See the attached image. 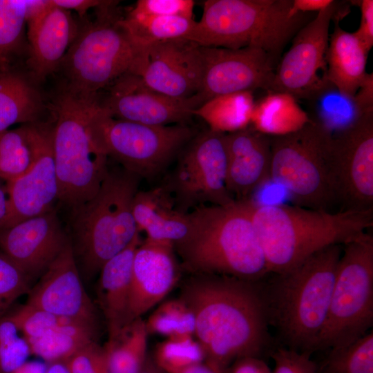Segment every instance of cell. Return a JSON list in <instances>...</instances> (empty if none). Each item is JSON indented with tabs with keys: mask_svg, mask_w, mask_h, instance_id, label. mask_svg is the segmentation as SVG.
Segmentation results:
<instances>
[{
	"mask_svg": "<svg viewBox=\"0 0 373 373\" xmlns=\"http://www.w3.org/2000/svg\"><path fill=\"white\" fill-rule=\"evenodd\" d=\"M262 281L198 273L181 286L178 298L194 317V336L204 363L218 373H226L238 358L263 359L275 349Z\"/></svg>",
	"mask_w": 373,
	"mask_h": 373,
	"instance_id": "1",
	"label": "cell"
},
{
	"mask_svg": "<svg viewBox=\"0 0 373 373\" xmlns=\"http://www.w3.org/2000/svg\"><path fill=\"white\" fill-rule=\"evenodd\" d=\"M247 201L269 274L286 273L314 253L343 245L373 226V209L332 212Z\"/></svg>",
	"mask_w": 373,
	"mask_h": 373,
	"instance_id": "2",
	"label": "cell"
},
{
	"mask_svg": "<svg viewBox=\"0 0 373 373\" xmlns=\"http://www.w3.org/2000/svg\"><path fill=\"white\" fill-rule=\"evenodd\" d=\"M189 216V233L174 249L191 274H222L255 282L270 274L247 200L228 206H201Z\"/></svg>",
	"mask_w": 373,
	"mask_h": 373,
	"instance_id": "3",
	"label": "cell"
},
{
	"mask_svg": "<svg viewBox=\"0 0 373 373\" xmlns=\"http://www.w3.org/2000/svg\"><path fill=\"white\" fill-rule=\"evenodd\" d=\"M343 245L327 247L291 270L262 281L269 325L285 347L315 352L325 323Z\"/></svg>",
	"mask_w": 373,
	"mask_h": 373,
	"instance_id": "4",
	"label": "cell"
},
{
	"mask_svg": "<svg viewBox=\"0 0 373 373\" xmlns=\"http://www.w3.org/2000/svg\"><path fill=\"white\" fill-rule=\"evenodd\" d=\"M292 0H207L185 38L201 46L260 48L277 63L298 31L315 15L295 13Z\"/></svg>",
	"mask_w": 373,
	"mask_h": 373,
	"instance_id": "5",
	"label": "cell"
},
{
	"mask_svg": "<svg viewBox=\"0 0 373 373\" xmlns=\"http://www.w3.org/2000/svg\"><path fill=\"white\" fill-rule=\"evenodd\" d=\"M140 180L124 169L109 171L97 193L72 210L71 244L87 277L99 273L140 233L133 215Z\"/></svg>",
	"mask_w": 373,
	"mask_h": 373,
	"instance_id": "6",
	"label": "cell"
},
{
	"mask_svg": "<svg viewBox=\"0 0 373 373\" xmlns=\"http://www.w3.org/2000/svg\"><path fill=\"white\" fill-rule=\"evenodd\" d=\"M98 96L61 87L48 108L54 117L53 151L58 199L72 210L92 198L106 177L108 157L96 146L88 119Z\"/></svg>",
	"mask_w": 373,
	"mask_h": 373,
	"instance_id": "7",
	"label": "cell"
},
{
	"mask_svg": "<svg viewBox=\"0 0 373 373\" xmlns=\"http://www.w3.org/2000/svg\"><path fill=\"white\" fill-rule=\"evenodd\" d=\"M117 1H104L94 21L79 23L77 33L58 70L68 90L88 97L98 96L121 76L130 73L139 52L119 23ZM57 70V71H58Z\"/></svg>",
	"mask_w": 373,
	"mask_h": 373,
	"instance_id": "8",
	"label": "cell"
},
{
	"mask_svg": "<svg viewBox=\"0 0 373 373\" xmlns=\"http://www.w3.org/2000/svg\"><path fill=\"white\" fill-rule=\"evenodd\" d=\"M270 137V180L287 190L295 205L332 211L338 204L332 135L311 121L294 133Z\"/></svg>",
	"mask_w": 373,
	"mask_h": 373,
	"instance_id": "9",
	"label": "cell"
},
{
	"mask_svg": "<svg viewBox=\"0 0 373 373\" xmlns=\"http://www.w3.org/2000/svg\"><path fill=\"white\" fill-rule=\"evenodd\" d=\"M373 325V236L363 232L343 245L328 313L315 351L348 345Z\"/></svg>",
	"mask_w": 373,
	"mask_h": 373,
	"instance_id": "10",
	"label": "cell"
},
{
	"mask_svg": "<svg viewBox=\"0 0 373 373\" xmlns=\"http://www.w3.org/2000/svg\"><path fill=\"white\" fill-rule=\"evenodd\" d=\"M88 126L99 149L140 178L152 177L190 141L186 124L150 126L112 117L95 102Z\"/></svg>",
	"mask_w": 373,
	"mask_h": 373,
	"instance_id": "11",
	"label": "cell"
},
{
	"mask_svg": "<svg viewBox=\"0 0 373 373\" xmlns=\"http://www.w3.org/2000/svg\"><path fill=\"white\" fill-rule=\"evenodd\" d=\"M225 134L208 130L189 143L169 180L178 209L204 205L228 206L236 202L227 186Z\"/></svg>",
	"mask_w": 373,
	"mask_h": 373,
	"instance_id": "12",
	"label": "cell"
},
{
	"mask_svg": "<svg viewBox=\"0 0 373 373\" xmlns=\"http://www.w3.org/2000/svg\"><path fill=\"white\" fill-rule=\"evenodd\" d=\"M350 3L332 1L298 31L278 63L269 93H285L305 100L326 83L330 23L347 15Z\"/></svg>",
	"mask_w": 373,
	"mask_h": 373,
	"instance_id": "13",
	"label": "cell"
},
{
	"mask_svg": "<svg viewBox=\"0 0 373 373\" xmlns=\"http://www.w3.org/2000/svg\"><path fill=\"white\" fill-rule=\"evenodd\" d=\"M25 124L32 161L24 174L6 182L8 213L2 229L48 211L59 198L53 151L54 124L40 120Z\"/></svg>",
	"mask_w": 373,
	"mask_h": 373,
	"instance_id": "14",
	"label": "cell"
},
{
	"mask_svg": "<svg viewBox=\"0 0 373 373\" xmlns=\"http://www.w3.org/2000/svg\"><path fill=\"white\" fill-rule=\"evenodd\" d=\"M331 153L341 210L373 209V113L332 135Z\"/></svg>",
	"mask_w": 373,
	"mask_h": 373,
	"instance_id": "15",
	"label": "cell"
},
{
	"mask_svg": "<svg viewBox=\"0 0 373 373\" xmlns=\"http://www.w3.org/2000/svg\"><path fill=\"white\" fill-rule=\"evenodd\" d=\"M202 73L200 46L185 38L140 46L130 72L152 90L179 99L199 93Z\"/></svg>",
	"mask_w": 373,
	"mask_h": 373,
	"instance_id": "16",
	"label": "cell"
},
{
	"mask_svg": "<svg viewBox=\"0 0 373 373\" xmlns=\"http://www.w3.org/2000/svg\"><path fill=\"white\" fill-rule=\"evenodd\" d=\"M203 73L198 94L203 103L218 96L263 89L269 93L274 77V59L251 47L230 49L201 46Z\"/></svg>",
	"mask_w": 373,
	"mask_h": 373,
	"instance_id": "17",
	"label": "cell"
},
{
	"mask_svg": "<svg viewBox=\"0 0 373 373\" xmlns=\"http://www.w3.org/2000/svg\"><path fill=\"white\" fill-rule=\"evenodd\" d=\"M99 105L112 117L150 126L185 124L203 104L197 94L186 99L173 98L148 87L142 79L126 73L108 87Z\"/></svg>",
	"mask_w": 373,
	"mask_h": 373,
	"instance_id": "18",
	"label": "cell"
},
{
	"mask_svg": "<svg viewBox=\"0 0 373 373\" xmlns=\"http://www.w3.org/2000/svg\"><path fill=\"white\" fill-rule=\"evenodd\" d=\"M26 304L97 325L95 308L84 288L70 239L30 289Z\"/></svg>",
	"mask_w": 373,
	"mask_h": 373,
	"instance_id": "19",
	"label": "cell"
},
{
	"mask_svg": "<svg viewBox=\"0 0 373 373\" xmlns=\"http://www.w3.org/2000/svg\"><path fill=\"white\" fill-rule=\"evenodd\" d=\"M68 240L52 208L0 230L1 253L30 280L44 273Z\"/></svg>",
	"mask_w": 373,
	"mask_h": 373,
	"instance_id": "20",
	"label": "cell"
},
{
	"mask_svg": "<svg viewBox=\"0 0 373 373\" xmlns=\"http://www.w3.org/2000/svg\"><path fill=\"white\" fill-rule=\"evenodd\" d=\"M174 245L146 238L137 248L133 261L128 303V324L160 303L179 281L180 269Z\"/></svg>",
	"mask_w": 373,
	"mask_h": 373,
	"instance_id": "21",
	"label": "cell"
},
{
	"mask_svg": "<svg viewBox=\"0 0 373 373\" xmlns=\"http://www.w3.org/2000/svg\"><path fill=\"white\" fill-rule=\"evenodd\" d=\"M50 5L27 21L29 75L37 83L57 72L78 30L70 11Z\"/></svg>",
	"mask_w": 373,
	"mask_h": 373,
	"instance_id": "22",
	"label": "cell"
},
{
	"mask_svg": "<svg viewBox=\"0 0 373 373\" xmlns=\"http://www.w3.org/2000/svg\"><path fill=\"white\" fill-rule=\"evenodd\" d=\"M225 141L228 190L236 200L249 199L270 180L271 137L248 126L225 134Z\"/></svg>",
	"mask_w": 373,
	"mask_h": 373,
	"instance_id": "23",
	"label": "cell"
},
{
	"mask_svg": "<svg viewBox=\"0 0 373 373\" xmlns=\"http://www.w3.org/2000/svg\"><path fill=\"white\" fill-rule=\"evenodd\" d=\"M140 233L122 251L102 267L97 298L106 324L108 338L128 324V303L133 261L141 244Z\"/></svg>",
	"mask_w": 373,
	"mask_h": 373,
	"instance_id": "24",
	"label": "cell"
},
{
	"mask_svg": "<svg viewBox=\"0 0 373 373\" xmlns=\"http://www.w3.org/2000/svg\"><path fill=\"white\" fill-rule=\"evenodd\" d=\"M133 215L139 231H144L151 240L175 245L189 231V213L178 209L169 191L163 188L138 191L133 202Z\"/></svg>",
	"mask_w": 373,
	"mask_h": 373,
	"instance_id": "25",
	"label": "cell"
},
{
	"mask_svg": "<svg viewBox=\"0 0 373 373\" xmlns=\"http://www.w3.org/2000/svg\"><path fill=\"white\" fill-rule=\"evenodd\" d=\"M326 55L327 79L345 94L354 96L368 73V52L354 35L343 30L334 21Z\"/></svg>",
	"mask_w": 373,
	"mask_h": 373,
	"instance_id": "26",
	"label": "cell"
},
{
	"mask_svg": "<svg viewBox=\"0 0 373 373\" xmlns=\"http://www.w3.org/2000/svg\"><path fill=\"white\" fill-rule=\"evenodd\" d=\"M37 84L15 68L0 70V133L15 124L41 120L46 106Z\"/></svg>",
	"mask_w": 373,
	"mask_h": 373,
	"instance_id": "27",
	"label": "cell"
},
{
	"mask_svg": "<svg viewBox=\"0 0 373 373\" xmlns=\"http://www.w3.org/2000/svg\"><path fill=\"white\" fill-rule=\"evenodd\" d=\"M309 119L332 135L350 128L364 115L373 113L359 97L348 95L328 80L305 99Z\"/></svg>",
	"mask_w": 373,
	"mask_h": 373,
	"instance_id": "28",
	"label": "cell"
},
{
	"mask_svg": "<svg viewBox=\"0 0 373 373\" xmlns=\"http://www.w3.org/2000/svg\"><path fill=\"white\" fill-rule=\"evenodd\" d=\"M310 122L295 97L285 93L271 92L255 103L250 124L271 137L294 133Z\"/></svg>",
	"mask_w": 373,
	"mask_h": 373,
	"instance_id": "29",
	"label": "cell"
},
{
	"mask_svg": "<svg viewBox=\"0 0 373 373\" xmlns=\"http://www.w3.org/2000/svg\"><path fill=\"white\" fill-rule=\"evenodd\" d=\"M96 332L97 326L61 317L54 328L27 343L30 353L48 364L65 361L85 345L96 341Z\"/></svg>",
	"mask_w": 373,
	"mask_h": 373,
	"instance_id": "30",
	"label": "cell"
},
{
	"mask_svg": "<svg viewBox=\"0 0 373 373\" xmlns=\"http://www.w3.org/2000/svg\"><path fill=\"white\" fill-rule=\"evenodd\" d=\"M145 321L137 318L102 346L106 373H138L147 354Z\"/></svg>",
	"mask_w": 373,
	"mask_h": 373,
	"instance_id": "31",
	"label": "cell"
},
{
	"mask_svg": "<svg viewBox=\"0 0 373 373\" xmlns=\"http://www.w3.org/2000/svg\"><path fill=\"white\" fill-rule=\"evenodd\" d=\"M34 0H0V70L27 57V21Z\"/></svg>",
	"mask_w": 373,
	"mask_h": 373,
	"instance_id": "32",
	"label": "cell"
},
{
	"mask_svg": "<svg viewBox=\"0 0 373 373\" xmlns=\"http://www.w3.org/2000/svg\"><path fill=\"white\" fill-rule=\"evenodd\" d=\"M255 103L251 91L227 94L203 103L193 115L202 118L209 130L227 134L249 126Z\"/></svg>",
	"mask_w": 373,
	"mask_h": 373,
	"instance_id": "33",
	"label": "cell"
},
{
	"mask_svg": "<svg viewBox=\"0 0 373 373\" xmlns=\"http://www.w3.org/2000/svg\"><path fill=\"white\" fill-rule=\"evenodd\" d=\"M119 23L131 40L139 46L169 39L186 38L195 21L178 16L127 15Z\"/></svg>",
	"mask_w": 373,
	"mask_h": 373,
	"instance_id": "34",
	"label": "cell"
},
{
	"mask_svg": "<svg viewBox=\"0 0 373 373\" xmlns=\"http://www.w3.org/2000/svg\"><path fill=\"white\" fill-rule=\"evenodd\" d=\"M317 373H373V332L345 347L332 348Z\"/></svg>",
	"mask_w": 373,
	"mask_h": 373,
	"instance_id": "35",
	"label": "cell"
},
{
	"mask_svg": "<svg viewBox=\"0 0 373 373\" xmlns=\"http://www.w3.org/2000/svg\"><path fill=\"white\" fill-rule=\"evenodd\" d=\"M32 161L26 124L0 133V180L12 181L24 174Z\"/></svg>",
	"mask_w": 373,
	"mask_h": 373,
	"instance_id": "36",
	"label": "cell"
},
{
	"mask_svg": "<svg viewBox=\"0 0 373 373\" xmlns=\"http://www.w3.org/2000/svg\"><path fill=\"white\" fill-rule=\"evenodd\" d=\"M152 358L165 373H182L204 363L203 350L194 336L166 338L156 345Z\"/></svg>",
	"mask_w": 373,
	"mask_h": 373,
	"instance_id": "37",
	"label": "cell"
},
{
	"mask_svg": "<svg viewBox=\"0 0 373 373\" xmlns=\"http://www.w3.org/2000/svg\"><path fill=\"white\" fill-rule=\"evenodd\" d=\"M148 334L168 338L194 336V317L180 299L166 300L160 304L145 321Z\"/></svg>",
	"mask_w": 373,
	"mask_h": 373,
	"instance_id": "38",
	"label": "cell"
},
{
	"mask_svg": "<svg viewBox=\"0 0 373 373\" xmlns=\"http://www.w3.org/2000/svg\"><path fill=\"white\" fill-rule=\"evenodd\" d=\"M18 332L8 315L0 319V373H12L31 354L27 341Z\"/></svg>",
	"mask_w": 373,
	"mask_h": 373,
	"instance_id": "39",
	"label": "cell"
},
{
	"mask_svg": "<svg viewBox=\"0 0 373 373\" xmlns=\"http://www.w3.org/2000/svg\"><path fill=\"white\" fill-rule=\"evenodd\" d=\"M30 279L10 259L0 253V319L12 304L29 291Z\"/></svg>",
	"mask_w": 373,
	"mask_h": 373,
	"instance_id": "40",
	"label": "cell"
},
{
	"mask_svg": "<svg viewBox=\"0 0 373 373\" xmlns=\"http://www.w3.org/2000/svg\"><path fill=\"white\" fill-rule=\"evenodd\" d=\"M8 316L27 342L41 336L61 320V317L27 304Z\"/></svg>",
	"mask_w": 373,
	"mask_h": 373,
	"instance_id": "41",
	"label": "cell"
},
{
	"mask_svg": "<svg viewBox=\"0 0 373 373\" xmlns=\"http://www.w3.org/2000/svg\"><path fill=\"white\" fill-rule=\"evenodd\" d=\"M193 0H138L128 15L178 16L193 19Z\"/></svg>",
	"mask_w": 373,
	"mask_h": 373,
	"instance_id": "42",
	"label": "cell"
},
{
	"mask_svg": "<svg viewBox=\"0 0 373 373\" xmlns=\"http://www.w3.org/2000/svg\"><path fill=\"white\" fill-rule=\"evenodd\" d=\"M312 353L300 352L285 347H276L270 354L274 361L273 373H317L318 365Z\"/></svg>",
	"mask_w": 373,
	"mask_h": 373,
	"instance_id": "43",
	"label": "cell"
},
{
	"mask_svg": "<svg viewBox=\"0 0 373 373\" xmlns=\"http://www.w3.org/2000/svg\"><path fill=\"white\" fill-rule=\"evenodd\" d=\"M70 373H106L102 347L92 342L65 361Z\"/></svg>",
	"mask_w": 373,
	"mask_h": 373,
	"instance_id": "44",
	"label": "cell"
},
{
	"mask_svg": "<svg viewBox=\"0 0 373 373\" xmlns=\"http://www.w3.org/2000/svg\"><path fill=\"white\" fill-rule=\"evenodd\" d=\"M358 2L361 13V21L358 29L353 33L369 52L373 46V1Z\"/></svg>",
	"mask_w": 373,
	"mask_h": 373,
	"instance_id": "45",
	"label": "cell"
},
{
	"mask_svg": "<svg viewBox=\"0 0 373 373\" xmlns=\"http://www.w3.org/2000/svg\"><path fill=\"white\" fill-rule=\"evenodd\" d=\"M226 373H273L264 359L256 357H243L236 360Z\"/></svg>",
	"mask_w": 373,
	"mask_h": 373,
	"instance_id": "46",
	"label": "cell"
},
{
	"mask_svg": "<svg viewBox=\"0 0 373 373\" xmlns=\"http://www.w3.org/2000/svg\"><path fill=\"white\" fill-rule=\"evenodd\" d=\"M104 1L98 0H50V2L66 10H75L80 18L84 19L90 8H96Z\"/></svg>",
	"mask_w": 373,
	"mask_h": 373,
	"instance_id": "47",
	"label": "cell"
},
{
	"mask_svg": "<svg viewBox=\"0 0 373 373\" xmlns=\"http://www.w3.org/2000/svg\"><path fill=\"white\" fill-rule=\"evenodd\" d=\"M332 0H292L291 8L294 12H318L329 6Z\"/></svg>",
	"mask_w": 373,
	"mask_h": 373,
	"instance_id": "48",
	"label": "cell"
},
{
	"mask_svg": "<svg viewBox=\"0 0 373 373\" xmlns=\"http://www.w3.org/2000/svg\"><path fill=\"white\" fill-rule=\"evenodd\" d=\"M48 365L41 362H26L12 373H46Z\"/></svg>",
	"mask_w": 373,
	"mask_h": 373,
	"instance_id": "49",
	"label": "cell"
},
{
	"mask_svg": "<svg viewBox=\"0 0 373 373\" xmlns=\"http://www.w3.org/2000/svg\"><path fill=\"white\" fill-rule=\"evenodd\" d=\"M8 213V201L6 186L0 180V230L2 229Z\"/></svg>",
	"mask_w": 373,
	"mask_h": 373,
	"instance_id": "50",
	"label": "cell"
},
{
	"mask_svg": "<svg viewBox=\"0 0 373 373\" xmlns=\"http://www.w3.org/2000/svg\"><path fill=\"white\" fill-rule=\"evenodd\" d=\"M138 373H165L155 363L151 355L147 356L146 361Z\"/></svg>",
	"mask_w": 373,
	"mask_h": 373,
	"instance_id": "51",
	"label": "cell"
},
{
	"mask_svg": "<svg viewBox=\"0 0 373 373\" xmlns=\"http://www.w3.org/2000/svg\"><path fill=\"white\" fill-rule=\"evenodd\" d=\"M46 373H70L65 361L48 363Z\"/></svg>",
	"mask_w": 373,
	"mask_h": 373,
	"instance_id": "52",
	"label": "cell"
},
{
	"mask_svg": "<svg viewBox=\"0 0 373 373\" xmlns=\"http://www.w3.org/2000/svg\"><path fill=\"white\" fill-rule=\"evenodd\" d=\"M182 373H218L205 363H202L189 367Z\"/></svg>",
	"mask_w": 373,
	"mask_h": 373,
	"instance_id": "53",
	"label": "cell"
}]
</instances>
